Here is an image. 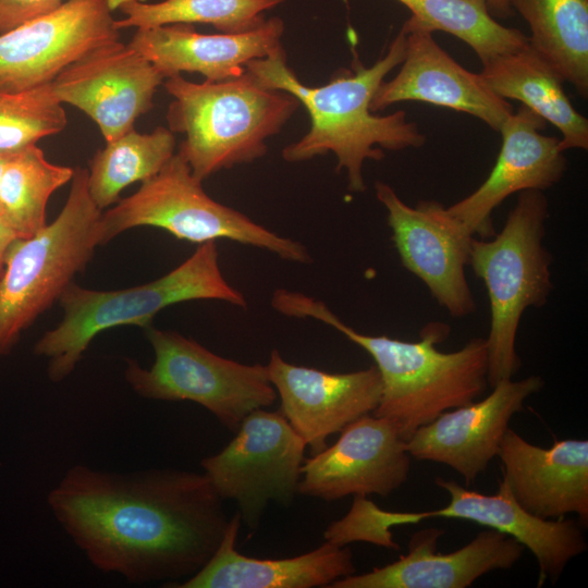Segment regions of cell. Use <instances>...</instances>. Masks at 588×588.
<instances>
[{"label":"cell","instance_id":"cell-9","mask_svg":"<svg viewBox=\"0 0 588 588\" xmlns=\"http://www.w3.org/2000/svg\"><path fill=\"white\" fill-rule=\"evenodd\" d=\"M177 152L131 196L102 212L98 243L136 226H156L179 240L203 244L226 238L271 252L293 262L311 261L299 242L281 236L246 215L212 199Z\"/></svg>","mask_w":588,"mask_h":588},{"label":"cell","instance_id":"cell-19","mask_svg":"<svg viewBox=\"0 0 588 588\" xmlns=\"http://www.w3.org/2000/svg\"><path fill=\"white\" fill-rule=\"evenodd\" d=\"M546 125L525 106L504 121L499 130L501 149L488 177L471 194L446 207L467 235L492 237V211L504 199L527 189L544 191L563 177L565 151L560 149V138L541 132Z\"/></svg>","mask_w":588,"mask_h":588},{"label":"cell","instance_id":"cell-25","mask_svg":"<svg viewBox=\"0 0 588 588\" xmlns=\"http://www.w3.org/2000/svg\"><path fill=\"white\" fill-rule=\"evenodd\" d=\"M529 46L585 99L588 96V0H515Z\"/></svg>","mask_w":588,"mask_h":588},{"label":"cell","instance_id":"cell-13","mask_svg":"<svg viewBox=\"0 0 588 588\" xmlns=\"http://www.w3.org/2000/svg\"><path fill=\"white\" fill-rule=\"evenodd\" d=\"M375 191L387 209L392 241L404 268L425 283L452 317L473 314L476 303L465 267L475 236L467 235L448 208L437 200H420L409 206L381 181L376 182Z\"/></svg>","mask_w":588,"mask_h":588},{"label":"cell","instance_id":"cell-23","mask_svg":"<svg viewBox=\"0 0 588 588\" xmlns=\"http://www.w3.org/2000/svg\"><path fill=\"white\" fill-rule=\"evenodd\" d=\"M242 525L238 512L230 518L223 539L209 562L179 588H314L356 572L347 546L324 541L307 553L285 559H256L237 552Z\"/></svg>","mask_w":588,"mask_h":588},{"label":"cell","instance_id":"cell-34","mask_svg":"<svg viewBox=\"0 0 588 588\" xmlns=\"http://www.w3.org/2000/svg\"><path fill=\"white\" fill-rule=\"evenodd\" d=\"M11 154L12 152H0V179H1L3 168H4L8 159L10 158Z\"/></svg>","mask_w":588,"mask_h":588},{"label":"cell","instance_id":"cell-14","mask_svg":"<svg viewBox=\"0 0 588 588\" xmlns=\"http://www.w3.org/2000/svg\"><path fill=\"white\" fill-rule=\"evenodd\" d=\"M164 79L130 44L117 40L69 65L51 86L58 100L88 115L108 143L135 128Z\"/></svg>","mask_w":588,"mask_h":588},{"label":"cell","instance_id":"cell-2","mask_svg":"<svg viewBox=\"0 0 588 588\" xmlns=\"http://www.w3.org/2000/svg\"><path fill=\"white\" fill-rule=\"evenodd\" d=\"M404 56L405 30L402 27L387 53L371 66L357 62L353 71H346L320 87L306 86L298 79L286 63L283 48L267 58L249 61L246 71L261 86L291 94L309 113V131L282 150L283 159L299 162L332 152L336 158L335 170L345 171L348 189L360 193L366 189L363 166L368 159H383L381 148L421 147L426 136L415 122L406 120L404 111L379 117L370 110L376 90L402 63Z\"/></svg>","mask_w":588,"mask_h":588},{"label":"cell","instance_id":"cell-26","mask_svg":"<svg viewBox=\"0 0 588 588\" xmlns=\"http://www.w3.org/2000/svg\"><path fill=\"white\" fill-rule=\"evenodd\" d=\"M175 137L163 126L150 133L135 128L108 142L89 162L88 193L99 209L117 204L121 192L155 176L174 156Z\"/></svg>","mask_w":588,"mask_h":588},{"label":"cell","instance_id":"cell-29","mask_svg":"<svg viewBox=\"0 0 588 588\" xmlns=\"http://www.w3.org/2000/svg\"><path fill=\"white\" fill-rule=\"evenodd\" d=\"M431 32L441 30L466 42L482 65L528 45L517 28L497 22L487 0H396Z\"/></svg>","mask_w":588,"mask_h":588},{"label":"cell","instance_id":"cell-22","mask_svg":"<svg viewBox=\"0 0 588 588\" xmlns=\"http://www.w3.org/2000/svg\"><path fill=\"white\" fill-rule=\"evenodd\" d=\"M284 22L270 17L258 27L234 34H201L191 24L137 28L128 42L151 62L164 78L197 72L206 81L238 77L246 64L282 49Z\"/></svg>","mask_w":588,"mask_h":588},{"label":"cell","instance_id":"cell-16","mask_svg":"<svg viewBox=\"0 0 588 588\" xmlns=\"http://www.w3.org/2000/svg\"><path fill=\"white\" fill-rule=\"evenodd\" d=\"M544 385L540 376L506 379L482 400L443 412L404 441L411 457L446 465L473 483L498 455L512 417Z\"/></svg>","mask_w":588,"mask_h":588},{"label":"cell","instance_id":"cell-11","mask_svg":"<svg viewBox=\"0 0 588 588\" xmlns=\"http://www.w3.org/2000/svg\"><path fill=\"white\" fill-rule=\"evenodd\" d=\"M235 432L200 466L218 495L235 501L242 523L254 530L270 502L292 504L307 445L281 411L255 409Z\"/></svg>","mask_w":588,"mask_h":588},{"label":"cell","instance_id":"cell-24","mask_svg":"<svg viewBox=\"0 0 588 588\" xmlns=\"http://www.w3.org/2000/svg\"><path fill=\"white\" fill-rule=\"evenodd\" d=\"M489 88L507 100H518L562 134L560 149L588 148V120L567 97L558 71L529 42L482 65Z\"/></svg>","mask_w":588,"mask_h":588},{"label":"cell","instance_id":"cell-10","mask_svg":"<svg viewBox=\"0 0 588 588\" xmlns=\"http://www.w3.org/2000/svg\"><path fill=\"white\" fill-rule=\"evenodd\" d=\"M145 331L154 364L143 368L137 360L126 359L124 370L139 396L197 403L234 432L248 414L274 403L278 394L266 365L224 358L175 331L151 326Z\"/></svg>","mask_w":588,"mask_h":588},{"label":"cell","instance_id":"cell-32","mask_svg":"<svg viewBox=\"0 0 588 588\" xmlns=\"http://www.w3.org/2000/svg\"><path fill=\"white\" fill-rule=\"evenodd\" d=\"M16 238L14 232L7 225L0 217V278L4 270V258L7 250L13 240Z\"/></svg>","mask_w":588,"mask_h":588},{"label":"cell","instance_id":"cell-30","mask_svg":"<svg viewBox=\"0 0 588 588\" xmlns=\"http://www.w3.org/2000/svg\"><path fill=\"white\" fill-rule=\"evenodd\" d=\"M66 123L51 83L23 91H0V152L34 145L60 133Z\"/></svg>","mask_w":588,"mask_h":588},{"label":"cell","instance_id":"cell-17","mask_svg":"<svg viewBox=\"0 0 588 588\" xmlns=\"http://www.w3.org/2000/svg\"><path fill=\"white\" fill-rule=\"evenodd\" d=\"M405 56L400 72L382 82L371 102L372 112L401 101H421L470 114L499 131L514 112L480 74L458 64L412 15L403 24Z\"/></svg>","mask_w":588,"mask_h":588},{"label":"cell","instance_id":"cell-33","mask_svg":"<svg viewBox=\"0 0 588 588\" xmlns=\"http://www.w3.org/2000/svg\"><path fill=\"white\" fill-rule=\"evenodd\" d=\"M515 0H487L490 12L497 14L501 17H506L512 15L514 12Z\"/></svg>","mask_w":588,"mask_h":588},{"label":"cell","instance_id":"cell-15","mask_svg":"<svg viewBox=\"0 0 588 588\" xmlns=\"http://www.w3.org/2000/svg\"><path fill=\"white\" fill-rule=\"evenodd\" d=\"M331 446L306 458L298 493L327 502L347 495L388 497L408 479L411 456L385 418L362 416Z\"/></svg>","mask_w":588,"mask_h":588},{"label":"cell","instance_id":"cell-8","mask_svg":"<svg viewBox=\"0 0 588 588\" xmlns=\"http://www.w3.org/2000/svg\"><path fill=\"white\" fill-rule=\"evenodd\" d=\"M434 485L446 491V506L424 512H389L366 497L353 498L351 510L342 519V528L351 542H369L400 550L391 528L417 524L427 518H455L506 534L528 549L538 564L537 587L554 583L574 558L587 550L581 526L574 519H542L524 509L501 480L494 494L469 490L452 479L434 478Z\"/></svg>","mask_w":588,"mask_h":588},{"label":"cell","instance_id":"cell-28","mask_svg":"<svg viewBox=\"0 0 588 588\" xmlns=\"http://www.w3.org/2000/svg\"><path fill=\"white\" fill-rule=\"evenodd\" d=\"M285 0H108L125 17L115 20L118 29L151 28L170 24H209L221 33L252 30L265 22V12Z\"/></svg>","mask_w":588,"mask_h":588},{"label":"cell","instance_id":"cell-6","mask_svg":"<svg viewBox=\"0 0 588 588\" xmlns=\"http://www.w3.org/2000/svg\"><path fill=\"white\" fill-rule=\"evenodd\" d=\"M549 204L543 191L518 193L502 230L492 240L473 237L468 265L490 303L488 383L512 379L520 367L516 334L528 307L543 306L552 291V256L543 244Z\"/></svg>","mask_w":588,"mask_h":588},{"label":"cell","instance_id":"cell-18","mask_svg":"<svg viewBox=\"0 0 588 588\" xmlns=\"http://www.w3.org/2000/svg\"><path fill=\"white\" fill-rule=\"evenodd\" d=\"M281 413L313 454L352 421L371 414L381 397L378 368L332 373L291 364L273 350L266 365Z\"/></svg>","mask_w":588,"mask_h":588},{"label":"cell","instance_id":"cell-31","mask_svg":"<svg viewBox=\"0 0 588 588\" xmlns=\"http://www.w3.org/2000/svg\"><path fill=\"white\" fill-rule=\"evenodd\" d=\"M65 0H0V35L59 8Z\"/></svg>","mask_w":588,"mask_h":588},{"label":"cell","instance_id":"cell-7","mask_svg":"<svg viewBox=\"0 0 588 588\" xmlns=\"http://www.w3.org/2000/svg\"><path fill=\"white\" fill-rule=\"evenodd\" d=\"M87 179V169L74 168L59 216L33 236L16 237L7 250L0 278V357L60 299L99 246L102 211L88 193Z\"/></svg>","mask_w":588,"mask_h":588},{"label":"cell","instance_id":"cell-4","mask_svg":"<svg viewBox=\"0 0 588 588\" xmlns=\"http://www.w3.org/2000/svg\"><path fill=\"white\" fill-rule=\"evenodd\" d=\"M163 85L173 98L167 112L169 130L185 134L179 154L200 182L262 157L267 139L301 106L291 94L261 86L247 71L238 77L203 83L180 74L166 78Z\"/></svg>","mask_w":588,"mask_h":588},{"label":"cell","instance_id":"cell-20","mask_svg":"<svg viewBox=\"0 0 588 588\" xmlns=\"http://www.w3.org/2000/svg\"><path fill=\"white\" fill-rule=\"evenodd\" d=\"M443 534L438 528L419 530L399 560L340 578L329 588H466L492 571L512 568L525 550L511 536L488 528L462 548L440 553L437 544Z\"/></svg>","mask_w":588,"mask_h":588},{"label":"cell","instance_id":"cell-27","mask_svg":"<svg viewBox=\"0 0 588 588\" xmlns=\"http://www.w3.org/2000/svg\"><path fill=\"white\" fill-rule=\"evenodd\" d=\"M73 172L48 161L36 144L11 154L0 179V217L16 237H30L47 224L48 200Z\"/></svg>","mask_w":588,"mask_h":588},{"label":"cell","instance_id":"cell-21","mask_svg":"<svg viewBox=\"0 0 588 588\" xmlns=\"http://www.w3.org/2000/svg\"><path fill=\"white\" fill-rule=\"evenodd\" d=\"M514 500L542 519L576 514L588 522V441L564 439L544 449L507 429L498 455Z\"/></svg>","mask_w":588,"mask_h":588},{"label":"cell","instance_id":"cell-3","mask_svg":"<svg viewBox=\"0 0 588 588\" xmlns=\"http://www.w3.org/2000/svg\"><path fill=\"white\" fill-rule=\"evenodd\" d=\"M271 305L289 317L324 322L372 357L382 391L371 414L388 419L404 441L443 412L476 401L489 387L486 338H474L462 348L444 353L437 348L449 333L444 323H429L419 341L409 342L360 333L322 301L304 293L279 289Z\"/></svg>","mask_w":588,"mask_h":588},{"label":"cell","instance_id":"cell-5","mask_svg":"<svg viewBox=\"0 0 588 588\" xmlns=\"http://www.w3.org/2000/svg\"><path fill=\"white\" fill-rule=\"evenodd\" d=\"M194 299H217L246 307L243 293L221 272L216 241L199 244L180 266L155 281L117 291H96L71 283L59 302L60 323L44 333L34 352L48 359L52 382L68 378L94 338L113 327L147 329L163 308Z\"/></svg>","mask_w":588,"mask_h":588},{"label":"cell","instance_id":"cell-12","mask_svg":"<svg viewBox=\"0 0 588 588\" xmlns=\"http://www.w3.org/2000/svg\"><path fill=\"white\" fill-rule=\"evenodd\" d=\"M112 12L108 0H65L0 35V91L50 84L89 51L120 40Z\"/></svg>","mask_w":588,"mask_h":588},{"label":"cell","instance_id":"cell-1","mask_svg":"<svg viewBox=\"0 0 588 588\" xmlns=\"http://www.w3.org/2000/svg\"><path fill=\"white\" fill-rule=\"evenodd\" d=\"M47 504L89 563L130 584L175 583L200 571L229 518L204 473L70 467Z\"/></svg>","mask_w":588,"mask_h":588}]
</instances>
